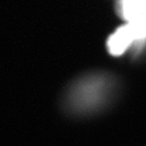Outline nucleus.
<instances>
[{
  "label": "nucleus",
  "mask_w": 146,
  "mask_h": 146,
  "mask_svg": "<svg viewBox=\"0 0 146 146\" xmlns=\"http://www.w3.org/2000/svg\"><path fill=\"white\" fill-rule=\"evenodd\" d=\"M118 90L119 82L110 73H88L68 86L62 97V106L73 116L93 115L108 108Z\"/></svg>",
  "instance_id": "f257e3e1"
},
{
  "label": "nucleus",
  "mask_w": 146,
  "mask_h": 146,
  "mask_svg": "<svg viewBox=\"0 0 146 146\" xmlns=\"http://www.w3.org/2000/svg\"><path fill=\"white\" fill-rule=\"evenodd\" d=\"M116 13L127 23L146 19V0H118Z\"/></svg>",
  "instance_id": "f03ea898"
}]
</instances>
